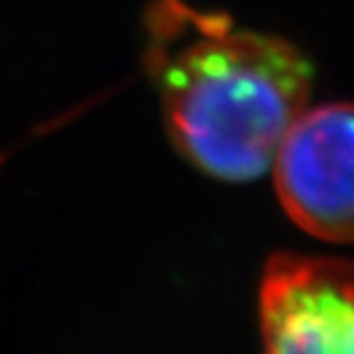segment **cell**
<instances>
[{
	"label": "cell",
	"instance_id": "1",
	"mask_svg": "<svg viewBox=\"0 0 354 354\" xmlns=\"http://www.w3.org/2000/svg\"><path fill=\"white\" fill-rule=\"evenodd\" d=\"M145 66L178 153L203 174H266L311 94V64L281 37L185 0H151Z\"/></svg>",
	"mask_w": 354,
	"mask_h": 354
},
{
	"label": "cell",
	"instance_id": "2",
	"mask_svg": "<svg viewBox=\"0 0 354 354\" xmlns=\"http://www.w3.org/2000/svg\"><path fill=\"white\" fill-rule=\"evenodd\" d=\"M270 167L297 227L327 243H354V103L304 108Z\"/></svg>",
	"mask_w": 354,
	"mask_h": 354
},
{
	"label": "cell",
	"instance_id": "3",
	"mask_svg": "<svg viewBox=\"0 0 354 354\" xmlns=\"http://www.w3.org/2000/svg\"><path fill=\"white\" fill-rule=\"evenodd\" d=\"M259 320L261 354H354V261L272 256Z\"/></svg>",
	"mask_w": 354,
	"mask_h": 354
}]
</instances>
